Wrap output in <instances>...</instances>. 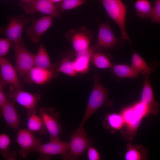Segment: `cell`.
I'll use <instances>...</instances> for the list:
<instances>
[{"instance_id":"33","label":"cell","mask_w":160,"mask_h":160,"mask_svg":"<svg viewBox=\"0 0 160 160\" xmlns=\"http://www.w3.org/2000/svg\"><path fill=\"white\" fill-rule=\"evenodd\" d=\"M12 41L7 38L0 39V57H4L8 52Z\"/></svg>"},{"instance_id":"37","label":"cell","mask_w":160,"mask_h":160,"mask_svg":"<svg viewBox=\"0 0 160 160\" xmlns=\"http://www.w3.org/2000/svg\"><path fill=\"white\" fill-rule=\"evenodd\" d=\"M32 0H21L20 3H26L31 1Z\"/></svg>"},{"instance_id":"17","label":"cell","mask_w":160,"mask_h":160,"mask_svg":"<svg viewBox=\"0 0 160 160\" xmlns=\"http://www.w3.org/2000/svg\"><path fill=\"white\" fill-rule=\"evenodd\" d=\"M1 116H2L6 124V127L17 130L19 127L20 120L15 107L14 102L9 99L0 108Z\"/></svg>"},{"instance_id":"13","label":"cell","mask_w":160,"mask_h":160,"mask_svg":"<svg viewBox=\"0 0 160 160\" xmlns=\"http://www.w3.org/2000/svg\"><path fill=\"white\" fill-rule=\"evenodd\" d=\"M0 81L6 85L17 89H23V86L15 68L7 59L0 57Z\"/></svg>"},{"instance_id":"28","label":"cell","mask_w":160,"mask_h":160,"mask_svg":"<svg viewBox=\"0 0 160 160\" xmlns=\"http://www.w3.org/2000/svg\"><path fill=\"white\" fill-rule=\"evenodd\" d=\"M105 119L107 126L113 130H119L124 125V119L121 114L110 113L108 115Z\"/></svg>"},{"instance_id":"30","label":"cell","mask_w":160,"mask_h":160,"mask_svg":"<svg viewBox=\"0 0 160 160\" xmlns=\"http://www.w3.org/2000/svg\"><path fill=\"white\" fill-rule=\"evenodd\" d=\"M86 0H63L56 6L60 14L65 11L71 10L85 3Z\"/></svg>"},{"instance_id":"8","label":"cell","mask_w":160,"mask_h":160,"mask_svg":"<svg viewBox=\"0 0 160 160\" xmlns=\"http://www.w3.org/2000/svg\"><path fill=\"white\" fill-rule=\"evenodd\" d=\"M10 91L9 96L27 110V115L38 112L36 108L41 100L40 94H32L24 91L23 89H17L12 87H10Z\"/></svg>"},{"instance_id":"26","label":"cell","mask_w":160,"mask_h":160,"mask_svg":"<svg viewBox=\"0 0 160 160\" xmlns=\"http://www.w3.org/2000/svg\"><path fill=\"white\" fill-rule=\"evenodd\" d=\"M112 69L115 75L119 78H137L139 74L131 68L126 65L118 64L112 66Z\"/></svg>"},{"instance_id":"5","label":"cell","mask_w":160,"mask_h":160,"mask_svg":"<svg viewBox=\"0 0 160 160\" xmlns=\"http://www.w3.org/2000/svg\"><path fill=\"white\" fill-rule=\"evenodd\" d=\"M9 23L1 29V33L11 40L14 44L21 41L22 35L25 26L35 19L33 16L28 17L22 15L9 17Z\"/></svg>"},{"instance_id":"1","label":"cell","mask_w":160,"mask_h":160,"mask_svg":"<svg viewBox=\"0 0 160 160\" xmlns=\"http://www.w3.org/2000/svg\"><path fill=\"white\" fill-rule=\"evenodd\" d=\"M92 78L94 81L93 88L79 126H83L87 119L97 109L105 104L107 100L108 92L105 88L100 82L99 75L95 74Z\"/></svg>"},{"instance_id":"31","label":"cell","mask_w":160,"mask_h":160,"mask_svg":"<svg viewBox=\"0 0 160 160\" xmlns=\"http://www.w3.org/2000/svg\"><path fill=\"white\" fill-rule=\"evenodd\" d=\"M132 106L135 111L142 118L151 114L148 107L141 101L137 103Z\"/></svg>"},{"instance_id":"18","label":"cell","mask_w":160,"mask_h":160,"mask_svg":"<svg viewBox=\"0 0 160 160\" xmlns=\"http://www.w3.org/2000/svg\"><path fill=\"white\" fill-rule=\"evenodd\" d=\"M150 75L143 76L144 78L141 96V101L149 108L151 114H156L159 111V103L155 100L153 90L150 84Z\"/></svg>"},{"instance_id":"19","label":"cell","mask_w":160,"mask_h":160,"mask_svg":"<svg viewBox=\"0 0 160 160\" xmlns=\"http://www.w3.org/2000/svg\"><path fill=\"white\" fill-rule=\"evenodd\" d=\"M73 54L63 53L58 61L53 64L55 72L58 74L61 72L70 76H75L77 73L74 66V60H72Z\"/></svg>"},{"instance_id":"2","label":"cell","mask_w":160,"mask_h":160,"mask_svg":"<svg viewBox=\"0 0 160 160\" xmlns=\"http://www.w3.org/2000/svg\"><path fill=\"white\" fill-rule=\"evenodd\" d=\"M92 139L89 138L83 126H79L71 134L67 154L61 157L65 160L79 159L84 152L93 143Z\"/></svg>"},{"instance_id":"24","label":"cell","mask_w":160,"mask_h":160,"mask_svg":"<svg viewBox=\"0 0 160 160\" xmlns=\"http://www.w3.org/2000/svg\"><path fill=\"white\" fill-rule=\"evenodd\" d=\"M125 154L126 160H140L147 159L148 151L142 145L129 143Z\"/></svg>"},{"instance_id":"3","label":"cell","mask_w":160,"mask_h":160,"mask_svg":"<svg viewBox=\"0 0 160 160\" xmlns=\"http://www.w3.org/2000/svg\"><path fill=\"white\" fill-rule=\"evenodd\" d=\"M106 12L118 25L121 32V38L131 42L125 27L127 8L121 0H99Z\"/></svg>"},{"instance_id":"7","label":"cell","mask_w":160,"mask_h":160,"mask_svg":"<svg viewBox=\"0 0 160 160\" xmlns=\"http://www.w3.org/2000/svg\"><path fill=\"white\" fill-rule=\"evenodd\" d=\"M38 114L42 118L49 135L50 140L60 139L62 128L59 121L60 113L53 108L41 107Z\"/></svg>"},{"instance_id":"22","label":"cell","mask_w":160,"mask_h":160,"mask_svg":"<svg viewBox=\"0 0 160 160\" xmlns=\"http://www.w3.org/2000/svg\"><path fill=\"white\" fill-rule=\"evenodd\" d=\"M34 66L51 70L56 73L54 71L53 65L52 64L47 51L42 42L36 54L35 55Z\"/></svg>"},{"instance_id":"20","label":"cell","mask_w":160,"mask_h":160,"mask_svg":"<svg viewBox=\"0 0 160 160\" xmlns=\"http://www.w3.org/2000/svg\"><path fill=\"white\" fill-rule=\"evenodd\" d=\"M124 124L126 127L127 132L131 135H134L136 132L142 117L134 110L132 106L124 109L121 112Z\"/></svg>"},{"instance_id":"11","label":"cell","mask_w":160,"mask_h":160,"mask_svg":"<svg viewBox=\"0 0 160 160\" xmlns=\"http://www.w3.org/2000/svg\"><path fill=\"white\" fill-rule=\"evenodd\" d=\"M27 14H32L36 12L57 18L61 16L56 7L50 0H32L26 3H20Z\"/></svg>"},{"instance_id":"32","label":"cell","mask_w":160,"mask_h":160,"mask_svg":"<svg viewBox=\"0 0 160 160\" xmlns=\"http://www.w3.org/2000/svg\"><path fill=\"white\" fill-rule=\"evenodd\" d=\"M150 17L152 22L160 24V0H155Z\"/></svg>"},{"instance_id":"23","label":"cell","mask_w":160,"mask_h":160,"mask_svg":"<svg viewBox=\"0 0 160 160\" xmlns=\"http://www.w3.org/2000/svg\"><path fill=\"white\" fill-rule=\"evenodd\" d=\"M131 67L136 73L143 76L150 75L154 71V68L148 65L143 58L133 50Z\"/></svg>"},{"instance_id":"34","label":"cell","mask_w":160,"mask_h":160,"mask_svg":"<svg viewBox=\"0 0 160 160\" xmlns=\"http://www.w3.org/2000/svg\"><path fill=\"white\" fill-rule=\"evenodd\" d=\"M87 156L89 160H99L100 159V154L97 150L91 146L87 148Z\"/></svg>"},{"instance_id":"29","label":"cell","mask_w":160,"mask_h":160,"mask_svg":"<svg viewBox=\"0 0 160 160\" xmlns=\"http://www.w3.org/2000/svg\"><path fill=\"white\" fill-rule=\"evenodd\" d=\"M91 61L98 68H107L112 66L111 62L108 57L103 53H95L92 56Z\"/></svg>"},{"instance_id":"21","label":"cell","mask_w":160,"mask_h":160,"mask_svg":"<svg viewBox=\"0 0 160 160\" xmlns=\"http://www.w3.org/2000/svg\"><path fill=\"white\" fill-rule=\"evenodd\" d=\"M37 113H33L27 115L28 129L33 134L45 135L48 132L47 130L42 118Z\"/></svg>"},{"instance_id":"27","label":"cell","mask_w":160,"mask_h":160,"mask_svg":"<svg viewBox=\"0 0 160 160\" xmlns=\"http://www.w3.org/2000/svg\"><path fill=\"white\" fill-rule=\"evenodd\" d=\"M134 7L137 15L140 18L145 19L150 17L152 8L148 0H137Z\"/></svg>"},{"instance_id":"15","label":"cell","mask_w":160,"mask_h":160,"mask_svg":"<svg viewBox=\"0 0 160 160\" xmlns=\"http://www.w3.org/2000/svg\"><path fill=\"white\" fill-rule=\"evenodd\" d=\"M57 75L52 71L34 66L27 73L23 80L28 83L43 85Z\"/></svg>"},{"instance_id":"14","label":"cell","mask_w":160,"mask_h":160,"mask_svg":"<svg viewBox=\"0 0 160 160\" xmlns=\"http://www.w3.org/2000/svg\"><path fill=\"white\" fill-rule=\"evenodd\" d=\"M107 23H100L97 44L100 47L113 48L119 42Z\"/></svg>"},{"instance_id":"35","label":"cell","mask_w":160,"mask_h":160,"mask_svg":"<svg viewBox=\"0 0 160 160\" xmlns=\"http://www.w3.org/2000/svg\"><path fill=\"white\" fill-rule=\"evenodd\" d=\"M6 85L2 82L0 81V107H2L6 103L7 98L5 93L4 89Z\"/></svg>"},{"instance_id":"6","label":"cell","mask_w":160,"mask_h":160,"mask_svg":"<svg viewBox=\"0 0 160 160\" xmlns=\"http://www.w3.org/2000/svg\"><path fill=\"white\" fill-rule=\"evenodd\" d=\"M69 143L61 141L60 139L50 140L42 143L32 149L31 153H37L39 155L38 160H49L53 156L59 155L61 157L66 155L69 148Z\"/></svg>"},{"instance_id":"25","label":"cell","mask_w":160,"mask_h":160,"mask_svg":"<svg viewBox=\"0 0 160 160\" xmlns=\"http://www.w3.org/2000/svg\"><path fill=\"white\" fill-rule=\"evenodd\" d=\"M11 140L9 136L5 133L0 135V153L4 159L7 160H15L17 156V153L12 151L9 147Z\"/></svg>"},{"instance_id":"12","label":"cell","mask_w":160,"mask_h":160,"mask_svg":"<svg viewBox=\"0 0 160 160\" xmlns=\"http://www.w3.org/2000/svg\"><path fill=\"white\" fill-rule=\"evenodd\" d=\"M53 17L47 15L34 19L31 25L25 29L28 38L33 43L38 42L42 35L51 26Z\"/></svg>"},{"instance_id":"10","label":"cell","mask_w":160,"mask_h":160,"mask_svg":"<svg viewBox=\"0 0 160 160\" xmlns=\"http://www.w3.org/2000/svg\"><path fill=\"white\" fill-rule=\"evenodd\" d=\"M15 140L20 148L18 154L23 158L27 157L32 149L42 143L41 139L36 138L33 133L24 129L18 130Z\"/></svg>"},{"instance_id":"16","label":"cell","mask_w":160,"mask_h":160,"mask_svg":"<svg viewBox=\"0 0 160 160\" xmlns=\"http://www.w3.org/2000/svg\"><path fill=\"white\" fill-rule=\"evenodd\" d=\"M100 47L96 44L76 53L74 60V66L77 73H84L88 71L89 63L93 54Z\"/></svg>"},{"instance_id":"9","label":"cell","mask_w":160,"mask_h":160,"mask_svg":"<svg viewBox=\"0 0 160 160\" xmlns=\"http://www.w3.org/2000/svg\"><path fill=\"white\" fill-rule=\"evenodd\" d=\"M92 32L85 26L72 29L68 32L66 37L72 42L76 53L88 48L93 38Z\"/></svg>"},{"instance_id":"36","label":"cell","mask_w":160,"mask_h":160,"mask_svg":"<svg viewBox=\"0 0 160 160\" xmlns=\"http://www.w3.org/2000/svg\"><path fill=\"white\" fill-rule=\"evenodd\" d=\"M53 4L59 3L60 2L63 0H50Z\"/></svg>"},{"instance_id":"4","label":"cell","mask_w":160,"mask_h":160,"mask_svg":"<svg viewBox=\"0 0 160 160\" xmlns=\"http://www.w3.org/2000/svg\"><path fill=\"white\" fill-rule=\"evenodd\" d=\"M15 68L20 78L24 79L28 71L34 66L35 55L26 48L21 41L15 44Z\"/></svg>"}]
</instances>
